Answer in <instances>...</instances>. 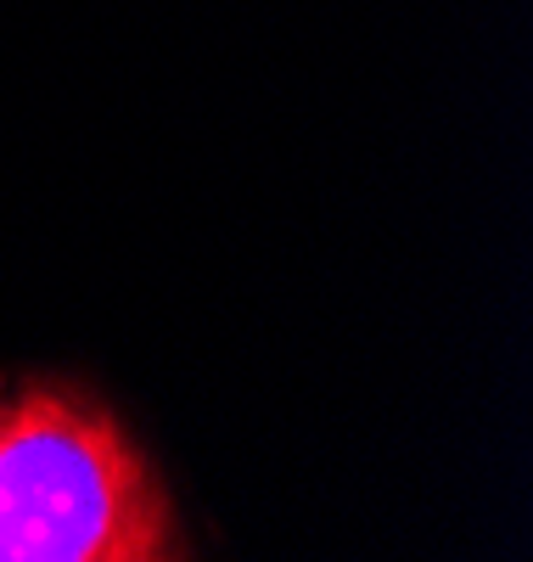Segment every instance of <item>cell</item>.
<instances>
[{"label": "cell", "instance_id": "cell-1", "mask_svg": "<svg viewBox=\"0 0 533 562\" xmlns=\"http://www.w3.org/2000/svg\"><path fill=\"white\" fill-rule=\"evenodd\" d=\"M174 551V506L107 411L63 389L0 405V562H163Z\"/></svg>", "mask_w": 533, "mask_h": 562}]
</instances>
